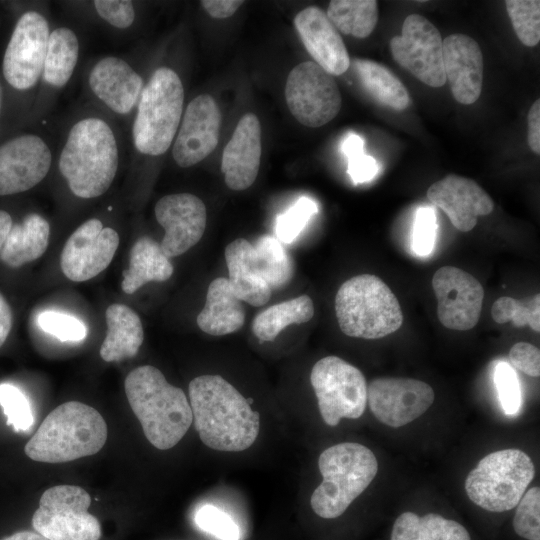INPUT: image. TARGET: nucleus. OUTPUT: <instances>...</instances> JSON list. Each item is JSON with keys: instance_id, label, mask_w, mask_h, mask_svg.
Listing matches in <instances>:
<instances>
[{"instance_id": "nucleus-1", "label": "nucleus", "mask_w": 540, "mask_h": 540, "mask_svg": "<svg viewBox=\"0 0 540 540\" xmlns=\"http://www.w3.org/2000/svg\"><path fill=\"white\" fill-rule=\"evenodd\" d=\"M122 157L123 141L114 120L99 109H86L67 126L54 164L68 190L89 200L110 189Z\"/></svg>"}, {"instance_id": "nucleus-2", "label": "nucleus", "mask_w": 540, "mask_h": 540, "mask_svg": "<svg viewBox=\"0 0 540 540\" xmlns=\"http://www.w3.org/2000/svg\"><path fill=\"white\" fill-rule=\"evenodd\" d=\"M193 422L201 441L223 452L248 449L260 430V414L219 375H201L189 383Z\"/></svg>"}, {"instance_id": "nucleus-3", "label": "nucleus", "mask_w": 540, "mask_h": 540, "mask_svg": "<svg viewBox=\"0 0 540 540\" xmlns=\"http://www.w3.org/2000/svg\"><path fill=\"white\" fill-rule=\"evenodd\" d=\"M125 394L147 440L159 450L174 447L193 422L182 389L171 385L154 366L143 365L126 377Z\"/></svg>"}, {"instance_id": "nucleus-4", "label": "nucleus", "mask_w": 540, "mask_h": 540, "mask_svg": "<svg viewBox=\"0 0 540 540\" xmlns=\"http://www.w3.org/2000/svg\"><path fill=\"white\" fill-rule=\"evenodd\" d=\"M107 434L106 422L95 408L68 401L47 415L24 451L37 462L65 463L99 452Z\"/></svg>"}, {"instance_id": "nucleus-5", "label": "nucleus", "mask_w": 540, "mask_h": 540, "mask_svg": "<svg viewBox=\"0 0 540 540\" xmlns=\"http://www.w3.org/2000/svg\"><path fill=\"white\" fill-rule=\"evenodd\" d=\"M184 86L168 66L153 70L132 116L131 142L139 157H158L172 146L184 112Z\"/></svg>"}, {"instance_id": "nucleus-6", "label": "nucleus", "mask_w": 540, "mask_h": 540, "mask_svg": "<svg viewBox=\"0 0 540 540\" xmlns=\"http://www.w3.org/2000/svg\"><path fill=\"white\" fill-rule=\"evenodd\" d=\"M322 482L313 491L310 505L324 519L342 515L375 478L378 462L366 446L343 442L325 449L319 456Z\"/></svg>"}, {"instance_id": "nucleus-7", "label": "nucleus", "mask_w": 540, "mask_h": 540, "mask_svg": "<svg viewBox=\"0 0 540 540\" xmlns=\"http://www.w3.org/2000/svg\"><path fill=\"white\" fill-rule=\"evenodd\" d=\"M341 331L350 337L379 339L403 323L398 299L378 276L362 274L346 280L335 296Z\"/></svg>"}, {"instance_id": "nucleus-8", "label": "nucleus", "mask_w": 540, "mask_h": 540, "mask_svg": "<svg viewBox=\"0 0 540 540\" xmlns=\"http://www.w3.org/2000/svg\"><path fill=\"white\" fill-rule=\"evenodd\" d=\"M535 466L519 449H503L482 458L465 480L469 499L484 510L504 512L516 507L534 479Z\"/></svg>"}, {"instance_id": "nucleus-9", "label": "nucleus", "mask_w": 540, "mask_h": 540, "mask_svg": "<svg viewBox=\"0 0 540 540\" xmlns=\"http://www.w3.org/2000/svg\"><path fill=\"white\" fill-rule=\"evenodd\" d=\"M323 421L337 426L342 418H360L367 405V383L363 373L337 356L318 360L310 373Z\"/></svg>"}, {"instance_id": "nucleus-10", "label": "nucleus", "mask_w": 540, "mask_h": 540, "mask_svg": "<svg viewBox=\"0 0 540 540\" xmlns=\"http://www.w3.org/2000/svg\"><path fill=\"white\" fill-rule=\"evenodd\" d=\"M90 504V495L79 486H53L39 500L33 528L51 540H99L101 526L88 512Z\"/></svg>"}, {"instance_id": "nucleus-11", "label": "nucleus", "mask_w": 540, "mask_h": 540, "mask_svg": "<svg viewBox=\"0 0 540 540\" xmlns=\"http://www.w3.org/2000/svg\"><path fill=\"white\" fill-rule=\"evenodd\" d=\"M51 29L44 10L30 9L17 19L2 60L3 77L14 90L38 88Z\"/></svg>"}, {"instance_id": "nucleus-12", "label": "nucleus", "mask_w": 540, "mask_h": 540, "mask_svg": "<svg viewBox=\"0 0 540 540\" xmlns=\"http://www.w3.org/2000/svg\"><path fill=\"white\" fill-rule=\"evenodd\" d=\"M285 98L294 118L311 128L330 122L342 105L341 93L333 76L314 61L302 62L290 71Z\"/></svg>"}, {"instance_id": "nucleus-13", "label": "nucleus", "mask_w": 540, "mask_h": 540, "mask_svg": "<svg viewBox=\"0 0 540 540\" xmlns=\"http://www.w3.org/2000/svg\"><path fill=\"white\" fill-rule=\"evenodd\" d=\"M144 81L126 58L117 55L97 58L85 74V88L92 102L112 119L120 120L133 114Z\"/></svg>"}, {"instance_id": "nucleus-14", "label": "nucleus", "mask_w": 540, "mask_h": 540, "mask_svg": "<svg viewBox=\"0 0 540 540\" xmlns=\"http://www.w3.org/2000/svg\"><path fill=\"white\" fill-rule=\"evenodd\" d=\"M390 51L400 66L424 84L437 88L446 83L443 40L439 30L425 17L408 15L401 35L391 39Z\"/></svg>"}, {"instance_id": "nucleus-15", "label": "nucleus", "mask_w": 540, "mask_h": 540, "mask_svg": "<svg viewBox=\"0 0 540 540\" xmlns=\"http://www.w3.org/2000/svg\"><path fill=\"white\" fill-rule=\"evenodd\" d=\"M55 153L44 135L27 132L0 145V196L26 192L52 170Z\"/></svg>"}, {"instance_id": "nucleus-16", "label": "nucleus", "mask_w": 540, "mask_h": 540, "mask_svg": "<svg viewBox=\"0 0 540 540\" xmlns=\"http://www.w3.org/2000/svg\"><path fill=\"white\" fill-rule=\"evenodd\" d=\"M432 387L421 380L381 377L367 386V402L381 423L399 428L423 415L434 402Z\"/></svg>"}, {"instance_id": "nucleus-17", "label": "nucleus", "mask_w": 540, "mask_h": 540, "mask_svg": "<svg viewBox=\"0 0 540 540\" xmlns=\"http://www.w3.org/2000/svg\"><path fill=\"white\" fill-rule=\"evenodd\" d=\"M118 245L115 229L105 227L98 218H90L67 239L60 258L61 269L74 282L92 279L109 266Z\"/></svg>"}, {"instance_id": "nucleus-18", "label": "nucleus", "mask_w": 540, "mask_h": 540, "mask_svg": "<svg viewBox=\"0 0 540 540\" xmlns=\"http://www.w3.org/2000/svg\"><path fill=\"white\" fill-rule=\"evenodd\" d=\"M432 287L437 298V316L441 324L452 330H470L478 323L484 290L468 272L444 266L433 275Z\"/></svg>"}, {"instance_id": "nucleus-19", "label": "nucleus", "mask_w": 540, "mask_h": 540, "mask_svg": "<svg viewBox=\"0 0 540 540\" xmlns=\"http://www.w3.org/2000/svg\"><path fill=\"white\" fill-rule=\"evenodd\" d=\"M221 112L209 94H200L185 108L172 144V157L182 168L194 166L216 148Z\"/></svg>"}, {"instance_id": "nucleus-20", "label": "nucleus", "mask_w": 540, "mask_h": 540, "mask_svg": "<svg viewBox=\"0 0 540 540\" xmlns=\"http://www.w3.org/2000/svg\"><path fill=\"white\" fill-rule=\"evenodd\" d=\"M157 222L165 234L160 243L168 258L179 256L202 238L207 213L203 201L190 193H176L161 197L155 204Z\"/></svg>"}, {"instance_id": "nucleus-21", "label": "nucleus", "mask_w": 540, "mask_h": 540, "mask_svg": "<svg viewBox=\"0 0 540 540\" xmlns=\"http://www.w3.org/2000/svg\"><path fill=\"white\" fill-rule=\"evenodd\" d=\"M427 197L461 232L472 230L479 216H486L494 209L491 197L474 180L455 174L433 183L427 190Z\"/></svg>"}, {"instance_id": "nucleus-22", "label": "nucleus", "mask_w": 540, "mask_h": 540, "mask_svg": "<svg viewBox=\"0 0 540 540\" xmlns=\"http://www.w3.org/2000/svg\"><path fill=\"white\" fill-rule=\"evenodd\" d=\"M80 55L78 34L69 26L51 29L36 100L39 115H45L60 92L68 85Z\"/></svg>"}, {"instance_id": "nucleus-23", "label": "nucleus", "mask_w": 540, "mask_h": 540, "mask_svg": "<svg viewBox=\"0 0 540 540\" xmlns=\"http://www.w3.org/2000/svg\"><path fill=\"white\" fill-rule=\"evenodd\" d=\"M443 67L453 97L464 105L480 97L483 82V56L479 44L465 34H452L443 40Z\"/></svg>"}, {"instance_id": "nucleus-24", "label": "nucleus", "mask_w": 540, "mask_h": 540, "mask_svg": "<svg viewBox=\"0 0 540 540\" xmlns=\"http://www.w3.org/2000/svg\"><path fill=\"white\" fill-rule=\"evenodd\" d=\"M294 25L314 62L332 76L343 74L351 61L345 44L326 13L308 6L294 18Z\"/></svg>"}, {"instance_id": "nucleus-25", "label": "nucleus", "mask_w": 540, "mask_h": 540, "mask_svg": "<svg viewBox=\"0 0 540 540\" xmlns=\"http://www.w3.org/2000/svg\"><path fill=\"white\" fill-rule=\"evenodd\" d=\"M261 126L256 115L245 114L224 148L221 171L228 188L241 191L255 181L261 160Z\"/></svg>"}, {"instance_id": "nucleus-26", "label": "nucleus", "mask_w": 540, "mask_h": 540, "mask_svg": "<svg viewBox=\"0 0 540 540\" xmlns=\"http://www.w3.org/2000/svg\"><path fill=\"white\" fill-rule=\"evenodd\" d=\"M245 322L242 301L234 294L228 278L214 279L208 287L206 302L197 316V325L205 333L223 336L239 330Z\"/></svg>"}, {"instance_id": "nucleus-27", "label": "nucleus", "mask_w": 540, "mask_h": 540, "mask_svg": "<svg viewBox=\"0 0 540 540\" xmlns=\"http://www.w3.org/2000/svg\"><path fill=\"white\" fill-rule=\"evenodd\" d=\"M107 334L100 347V356L106 362L134 357L144 339L143 326L138 314L130 307L115 303L106 309Z\"/></svg>"}, {"instance_id": "nucleus-28", "label": "nucleus", "mask_w": 540, "mask_h": 540, "mask_svg": "<svg viewBox=\"0 0 540 540\" xmlns=\"http://www.w3.org/2000/svg\"><path fill=\"white\" fill-rule=\"evenodd\" d=\"M50 224L39 213L27 214L20 223L13 224L0 251L1 260L17 268L41 257L47 249Z\"/></svg>"}, {"instance_id": "nucleus-29", "label": "nucleus", "mask_w": 540, "mask_h": 540, "mask_svg": "<svg viewBox=\"0 0 540 540\" xmlns=\"http://www.w3.org/2000/svg\"><path fill=\"white\" fill-rule=\"evenodd\" d=\"M174 272L173 265L161 249L160 243L144 236L130 251L129 267L123 271L121 288L126 294L136 292L148 282H164Z\"/></svg>"}, {"instance_id": "nucleus-30", "label": "nucleus", "mask_w": 540, "mask_h": 540, "mask_svg": "<svg viewBox=\"0 0 540 540\" xmlns=\"http://www.w3.org/2000/svg\"><path fill=\"white\" fill-rule=\"evenodd\" d=\"M252 244L244 238H237L225 248L228 281L234 294L252 306H262L271 297V288L258 278L250 264Z\"/></svg>"}, {"instance_id": "nucleus-31", "label": "nucleus", "mask_w": 540, "mask_h": 540, "mask_svg": "<svg viewBox=\"0 0 540 540\" xmlns=\"http://www.w3.org/2000/svg\"><path fill=\"white\" fill-rule=\"evenodd\" d=\"M390 540H471L466 528L436 513L404 512L395 520Z\"/></svg>"}, {"instance_id": "nucleus-32", "label": "nucleus", "mask_w": 540, "mask_h": 540, "mask_svg": "<svg viewBox=\"0 0 540 540\" xmlns=\"http://www.w3.org/2000/svg\"><path fill=\"white\" fill-rule=\"evenodd\" d=\"M352 65L359 82L376 101L397 111L408 107L406 87L388 68L368 59H354Z\"/></svg>"}, {"instance_id": "nucleus-33", "label": "nucleus", "mask_w": 540, "mask_h": 540, "mask_svg": "<svg viewBox=\"0 0 540 540\" xmlns=\"http://www.w3.org/2000/svg\"><path fill=\"white\" fill-rule=\"evenodd\" d=\"M250 264L255 275L272 289L289 282L293 263L282 243L272 235H263L252 244Z\"/></svg>"}, {"instance_id": "nucleus-34", "label": "nucleus", "mask_w": 540, "mask_h": 540, "mask_svg": "<svg viewBox=\"0 0 540 540\" xmlns=\"http://www.w3.org/2000/svg\"><path fill=\"white\" fill-rule=\"evenodd\" d=\"M313 315L312 299L301 295L261 311L253 320L252 331L260 341H272L287 326L308 322Z\"/></svg>"}, {"instance_id": "nucleus-35", "label": "nucleus", "mask_w": 540, "mask_h": 540, "mask_svg": "<svg viewBox=\"0 0 540 540\" xmlns=\"http://www.w3.org/2000/svg\"><path fill=\"white\" fill-rule=\"evenodd\" d=\"M374 0H332L325 12L334 27L355 38L368 37L378 21Z\"/></svg>"}, {"instance_id": "nucleus-36", "label": "nucleus", "mask_w": 540, "mask_h": 540, "mask_svg": "<svg viewBox=\"0 0 540 540\" xmlns=\"http://www.w3.org/2000/svg\"><path fill=\"white\" fill-rule=\"evenodd\" d=\"M540 295L536 294L529 301L523 302L512 297L498 298L492 305L491 315L496 323L512 321L515 327L530 326L535 332L540 331Z\"/></svg>"}, {"instance_id": "nucleus-37", "label": "nucleus", "mask_w": 540, "mask_h": 540, "mask_svg": "<svg viewBox=\"0 0 540 540\" xmlns=\"http://www.w3.org/2000/svg\"><path fill=\"white\" fill-rule=\"evenodd\" d=\"M507 13L518 39L528 47L540 41V1L507 0Z\"/></svg>"}, {"instance_id": "nucleus-38", "label": "nucleus", "mask_w": 540, "mask_h": 540, "mask_svg": "<svg viewBox=\"0 0 540 540\" xmlns=\"http://www.w3.org/2000/svg\"><path fill=\"white\" fill-rule=\"evenodd\" d=\"M318 212L317 203L310 197L301 196L286 211L277 216L275 223L276 238L283 243H292L311 217Z\"/></svg>"}, {"instance_id": "nucleus-39", "label": "nucleus", "mask_w": 540, "mask_h": 540, "mask_svg": "<svg viewBox=\"0 0 540 540\" xmlns=\"http://www.w3.org/2000/svg\"><path fill=\"white\" fill-rule=\"evenodd\" d=\"M83 4L97 20L120 32L130 29L136 21L135 3L130 0H94Z\"/></svg>"}, {"instance_id": "nucleus-40", "label": "nucleus", "mask_w": 540, "mask_h": 540, "mask_svg": "<svg viewBox=\"0 0 540 540\" xmlns=\"http://www.w3.org/2000/svg\"><path fill=\"white\" fill-rule=\"evenodd\" d=\"M513 528L518 536L527 540H540V489L526 491L516 505Z\"/></svg>"}, {"instance_id": "nucleus-41", "label": "nucleus", "mask_w": 540, "mask_h": 540, "mask_svg": "<svg viewBox=\"0 0 540 540\" xmlns=\"http://www.w3.org/2000/svg\"><path fill=\"white\" fill-rule=\"evenodd\" d=\"M0 405L7 417V425L15 431L29 430L33 424V415L25 394L16 386L0 384Z\"/></svg>"}, {"instance_id": "nucleus-42", "label": "nucleus", "mask_w": 540, "mask_h": 540, "mask_svg": "<svg viewBox=\"0 0 540 540\" xmlns=\"http://www.w3.org/2000/svg\"><path fill=\"white\" fill-rule=\"evenodd\" d=\"M39 327L62 342H79L86 338L87 328L78 318L58 312L44 311L37 319Z\"/></svg>"}, {"instance_id": "nucleus-43", "label": "nucleus", "mask_w": 540, "mask_h": 540, "mask_svg": "<svg viewBox=\"0 0 540 540\" xmlns=\"http://www.w3.org/2000/svg\"><path fill=\"white\" fill-rule=\"evenodd\" d=\"M494 383L502 409L507 416H515L522 405L520 382L514 368L499 362L494 370Z\"/></svg>"}, {"instance_id": "nucleus-44", "label": "nucleus", "mask_w": 540, "mask_h": 540, "mask_svg": "<svg viewBox=\"0 0 540 540\" xmlns=\"http://www.w3.org/2000/svg\"><path fill=\"white\" fill-rule=\"evenodd\" d=\"M197 526L219 540H239L240 530L232 517L220 508L206 504L195 514Z\"/></svg>"}, {"instance_id": "nucleus-45", "label": "nucleus", "mask_w": 540, "mask_h": 540, "mask_svg": "<svg viewBox=\"0 0 540 540\" xmlns=\"http://www.w3.org/2000/svg\"><path fill=\"white\" fill-rule=\"evenodd\" d=\"M437 222L433 209L421 207L418 209L414 222L412 247L419 256H426L434 248Z\"/></svg>"}, {"instance_id": "nucleus-46", "label": "nucleus", "mask_w": 540, "mask_h": 540, "mask_svg": "<svg viewBox=\"0 0 540 540\" xmlns=\"http://www.w3.org/2000/svg\"><path fill=\"white\" fill-rule=\"evenodd\" d=\"M509 360L514 368L531 377L540 375V351L533 344L518 342L509 351Z\"/></svg>"}, {"instance_id": "nucleus-47", "label": "nucleus", "mask_w": 540, "mask_h": 540, "mask_svg": "<svg viewBox=\"0 0 540 540\" xmlns=\"http://www.w3.org/2000/svg\"><path fill=\"white\" fill-rule=\"evenodd\" d=\"M347 159V172L354 184L368 182L376 176L377 162L372 156L366 155L363 150L347 156Z\"/></svg>"}, {"instance_id": "nucleus-48", "label": "nucleus", "mask_w": 540, "mask_h": 540, "mask_svg": "<svg viewBox=\"0 0 540 540\" xmlns=\"http://www.w3.org/2000/svg\"><path fill=\"white\" fill-rule=\"evenodd\" d=\"M207 13L216 19L232 16L244 3L238 0H203L200 2Z\"/></svg>"}, {"instance_id": "nucleus-49", "label": "nucleus", "mask_w": 540, "mask_h": 540, "mask_svg": "<svg viewBox=\"0 0 540 540\" xmlns=\"http://www.w3.org/2000/svg\"><path fill=\"white\" fill-rule=\"evenodd\" d=\"M527 140L530 149L535 153H540V100L533 102L528 112V132Z\"/></svg>"}, {"instance_id": "nucleus-50", "label": "nucleus", "mask_w": 540, "mask_h": 540, "mask_svg": "<svg viewBox=\"0 0 540 540\" xmlns=\"http://www.w3.org/2000/svg\"><path fill=\"white\" fill-rule=\"evenodd\" d=\"M12 322L11 307L0 293V347L4 344L11 331Z\"/></svg>"}, {"instance_id": "nucleus-51", "label": "nucleus", "mask_w": 540, "mask_h": 540, "mask_svg": "<svg viewBox=\"0 0 540 540\" xmlns=\"http://www.w3.org/2000/svg\"><path fill=\"white\" fill-rule=\"evenodd\" d=\"M363 145H364V142L359 135L350 133L344 139L341 149H342V152L347 157L355 152L362 151Z\"/></svg>"}, {"instance_id": "nucleus-52", "label": "nucleus", "mask_w": 540, "mask_h": 540, "mask_svg": "<svg viewBox=\"0 0 540 540\" xmlns=\"http://www.w3.org/2000/svg\"><path fill=\"white\" fill-rule=\"evenodd\" d=\"M12 225L13 221L11 215L5 210H0V251L5 243Z\"/></svg>"}, {"instance_id": "nucleus-53", "label": "nucleus", "mask_w": 540, "mask_h": 540, "mask_svg": "<svg viewBox=\"0 0 540 540\" xmlns=\"http://www.w3.org/2000/svg\"><path fill=\"white\" fill-rule=\"evenodd\" d=\"M1 540H51L38 532L19 531L12 535L2 538Z\"/></svg>"}, {"instance_id": "nucleus-54", "label": "nucleus", "mask_w": 540, "mask_h": 540, "mask_svg": "<svg viewBox=\"0 0 540 540\" xmlns=\"http://www.w3.org/2000/svg\"><path fill=\"white\" fill-rule=\"evenodd\" d=\"M0 112H1V88H0Z\"/></svg>"}]
</instances>
